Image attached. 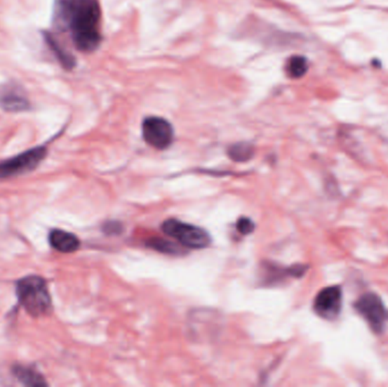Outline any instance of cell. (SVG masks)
Here are the masks:
<instances>
[{
    "label": "cell",
    "instance_id": "cell-1",
    "mask_svg": "<svg viewBox=\"0 0 388 387\" xmlns=\"http://www.w3.org/2000/svg\"><path fill=\"white\" fill-rule=\"evenodd\" d=\"M53 23L67 33L77 51L92 53L101 42V11L98 0H55Z\"/></svg>",
    "mask_w": 388,
    "mask_h": 387
},
{
    "label": "cell",
    "instance_id": "cell-2",
    "mask_svg": "<svg viewBox=\"0 0 388 387\" xmlns=\"http://www.w3.org/2000/svg\"><path fill=\"white\" fill-rule=\"evenodd\" d=\"M18 303L30 316H47L53 310V300L48 284L41 276L30 275L16 283Z\"/></svg>",
    "mask_w": 388,
    "mask_h": 387
},
{
    "label": "cell",
    "instance_id": "cell-3",
    "mask_svg": "<svg viewBox=\"0 0 388 387\" xmlns=\"http://www.w3.org/2000/svg\"><path fill=\"white\" fill-rule=\"evenodd\" d=\"M163 233L175 239L189 249H203L210 246L211 237L206 230L178 219H167L163 223Z\"/></svg>",
    "mask_w": 388,
    "mask_h": 387
},
{
    "label": "cell",
    "instance_id": "cell-4",
    "mask_svg": "<svg viewBox=\"0 0 388 387\" xmlns=\"http://www.w3.org/2000/svg\"><path fill=\"white\" fill-rule=\"evenodd\" d=\"M48 155L47 145H38L18 156L0 162V180L15 178L34 171Z\"/></svg>",
    "mask_w": 388,
    "mask_h": 387
},
{
    "label": "cell",
    "instance_id": "cell-5",
    "mask_svg": "<svg viewBox=\"0 0 388 387\" xmlns=\"http://www.w3.org/2000/svg\"><path fill=\"white\" fill-rule=\"evenodd\" d=\"M354 309L375 333L380 334L384 332L388 322V311L382 299L376 293L362 294L354 302Z\"/></svg>",
    "mask_w": 388,
    "mask_h": 387
},
{
    "label": "cell",
    "instance_id": "cell-6",
    "mask_svg": "<svg viewBox=\"0 0 388 387\" xmlns=\"http://www.w3.org/2000/svg\"><path fill=\"white\" fill-rule=\"evenodd\" d=\"M143 139L158 150L168 148L174 141V129L172 124L161 117L152 116L143 121Z\"/></svg>",
    "mask_w": 388,
    "mask_h": 387
},
{
    "label": "cell",
    "instance_id": "cell-7",
    "mask_svg": "<svg viewBox=\"0 0 388 387\" xmlns=\"http://www.w3.org/2000/svg\"><path fill=\"white\" fill-rule=\"evenodd\" d=\"M343 305V293L338 285L325 287L316 296L314 310L323 320H333L341 313Z\"/></svg>",
    "mask_w": 388,
    "mask_h": 387
},
{
    "label": "cell",
    "instance_id": "cell-8",
    "mask_svg": "<svg viewBox=\"0 0 388 387\" xmlns=\"http://www.w3.org/2000/svg\"><path fill=\"white\" fill-rule=\"evenodd\" d=\"M0 108L8 112H23L31 110L30 99L18 83L0 86Z\"/></svg>",
    "mask_w": 388,
    "mask_h": 387
},
{
    "label": "cell",
    "instance_id": "cell-9",
    "mask_svg": "<svg viewBox=\"0 0 388 387\" xmlns=\"http://www.w3.org/2000/svg\"><path fill=\"white\" fill-rule=\"evenodd\" d=\"M49 243L57 251L62 252V254H72L75 252L80 248L81 242L79 237L75 234L69 233V232L55 228L51 230L49 233Z\"/></svg>",
    "mask_w": 388,
    "mask_h": 387
},
{
    "label": "cell",
    "instance_id": "cell-10",
    "mask_svg": "<svg viewBox=\"0 0 388 387\" xmlns=\"http://www.w3.org/2000/svg\"><path fill=\"white\" fill-rule=\"evenodd\" d=\"M42 37H44V41L46 42L48 49L53 53V56L56 57V60L60 62L62 67L66 71H72L76 66V60L74 56L62 47V44L57 40L53 33L49 31H44Z\"/></svg>",
    "mask_w": 388,
    "mask_h": 387
},
{
    "label": "cell",
    "instance_id": "cell-11",
    "mask_svg": "<svg viewBox=\"0 0 388 387\" xmlns=\"http://www.w3.org/2000/svg\"><path fill=\"white\" fill-rule=\"evenodd\" d=\"M13 375L25 386H47L45 377L31 367L15 365L12 368Z\"/></svg>",
    "mask_w": 388,
    "mask_h": 387
},
{
    "label": "cell",
    "instance_id": "cell-12",
    "mask_svg": "<svg viewBox=\"0 0 388 387\" xmlns=\"http://www.w3.org/2000/svg\"><path fill=\"white\" fill-rule=\"evenodd\" d=\"M229 158L234 160V162H248L251 159L253 155H255V147L251 143L248 142H239L235 145H231L227 151Z\"/></svg>",
    "mask_w": 388,
    "mask_h": 387
},
{
    "label": "cell",
    "instance_id": "cell-13",
    "mask_svg": "<svg viewBox=\"0 0 388 387\" xmlns=\"http://www.w3.org/2000/svg\"><path fill=\"white\" fill-rule=\"evenodd\" d=\"M308 60L303 56L290 57L285 65L286 74L290 79H300L308 72Z\"/></svg>",
    "mask_w": 388,
    "mask_h": 387
},
{
    "label": "cell",
    "instance_id": "cell-14",
    "mask_svg": "<svg viewBox=\"0 0 388 387\" xmlns=\"http://www.w3.org/2000/svg\"><path fill=\"white\" fill-rule=\"evenodd\" d=\"M148 246L150 248L154 249V250H157V251L163 252V254H180V251H182V249L178 244H175V243L166 241V240L159 239V237L149 240Z\"/></svg>",
    "mask_w": 388,
    "mask_h": 387
},
{
    "label": "cell",
    "instance_id": "cell-15",
    "mask_svg": "<svg viewBox=\"0 0 388 387\" xmlns=\"http://www.w3.org/2000/svg\"><path fill=\"white\" fill-rule=\"evenodd\" d=\"M255 225L252 222L251 219L246 218V217H241L236 223V230L239 233L242 235H248V234L252 233L255 231Z\"/></svg>",
    "mask_w": 388,
    "mask_h": 387
},
{
    "label": "cell",
    "instance_id": "cell-16",
    "mask_svg": "<svg viewBox=\"0 0 388 387\" xmlns=\"http://www.w3.org/2000/svg\"><path fill=\"white\" fill-rule=\"evenodd\" d=\"M105 233L106 234H119L122 232V225L117 222H108L104 225Z\"/></svg>",
    "mask_w": 388,
    "mask_h": 387
}]
</instances>
